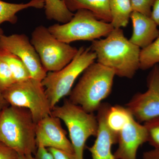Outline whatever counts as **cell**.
I'll return each instance as SVG.
<instances>
[{"mask_svg":"<svg viewBox=\"0 0 159 159\" xmlns=\"http://www.w3.org/2000/svg\"><path fill=\"white\" fill-rule=\"evenodd\" d=\"M48 29L57 39L70 44L76 41L92 42L106 37L114 28L110 23L98 20L90 11L80 9L68 22L54 24Z\"/></svg>","mask_w":159,"mask_h":159,"instance_id":"8992f818","label":"cell"},{"mask_svg":"<svg viewBox=\"0 0 159 159\" xmlns=\"http://www.w3.org/2000/svg\"><path fill=\"white\" fill-rule=\"evenodd\" d=\"M134 118L126 107L110 106L106 115V122L108 128L118 136L120 132Z\"/></svg>","mask_w":159,"mask_h":159,"instance_id":"e0dca14e","label":"cell"},{"mask_svg":"<svg viewBox=\"0 0 159 159\" xmlns=\"http://www.w3.org/2000/svg\"><path fill=\"white\" fill-rule=\"evenodd\" d=\"M133 11H136L151 17L155 0H130Z\"/></svg>","mask_w":159,"mask_h":159,"instance_id":"cb8c5ba5","label":"cell"},{"mask_svg":"<svg viewBox=\"0 0 159 159\" xmlns=\"http://www.w3.org/2000/svg\"><path fill=\"white\" fill-rule=\"evenodd\" d=\"M30 41L47 72H55L63 68L74 59L78 51L70 44L57 39L48 28L43 25L35 28Z\"/></svg>","mask_w":159,"mask_h":159,"instance_id":"ba28073f","label":"cell"},{"mask_svg":"<svg viewBox=\"0 0 159 159\" xmlns=\"http://www.w3.org/2000/svg\"><path fill=\"white\" fill-rule=\"evenodd\" d=\"M130 19L133 31L129 40L135 45L142 49L145 48L159 37L157 25L151 18L136 11H132Z\"/></svg>","mask_w":159,"mask_h":159,"instance_id":"5bb4252c","label":"cell"},{"mask_svg":"<svg viewBox=\"0 0 159 159\" xmlns=\"http://www.w3.org/2000/svg\"><path fill=\"white\" fill-rule=\"evenodd\" d=\"M97 57L90 47H82L78 49L74 59L63 68L48 72L41 82L52 109L61 99L69 95L77 77L95 62Z\"/></svg>","mask_w":159,"mask_h":159,"instance_id":"5b68a950","label":"cell"},{"mask_svg":"<svg viewBox=\"0 0 159 159\" xmlns=\"http://www.w3.org/2000/svg\"><path fill=\"white\" fill-rule=\"evenodd\" d=\"M19 156L15 151L0 143V159H17Z\"/></svg>","mask_w":159,"mask_h":159,"instance_id":"d4e9b609","label":"cell"},{"mask_svg":"<svg viewBox=\"0 0 159 159\" xmlns=\"http://www.w3.org/2000/svg\"><path fill=\"white\" fill-rule=\"evenodd\" d=\"M51 115L64 122L68 130L75 159H84L86 142L90 137H96L98 133L97 116L87 112L69 99H65L62 105L54 107Z\"/></svg>","mask_w":159,"mask_h":159,"instance_id":"277c9868","label":"cell"},{"mask_svg":"<svg viewBox=\"0 0 159 159\" xmlns=\"http://www.w3.org/2000/svg\"><path fill=\"white\" fill-rule=\"evenodd\" d=\"M110 106L108 103H102L97 111L99 128L97 139L93 146L88 148L92 159H115L111 147L118 142V136L110 130L106 122V115Z\"/></svg>","mask_w":159,"mask_h":159,"instance_id":"4fadbf2b","label":"cell"},{"mask_svg":"<svg viewBox=\"0 0 159 159\" xmlns=\"http://www.w3.org/2000/svg\"><path fill=\"white\" fill-rule=\"evenodd\" d=\"M115 76L112 69L97 62L93 63L82 73L69 94V100L87 112L94 113L110 95Z\"/></svg>","mask_w":159,"mask_h":159,"instance_id":"3957f363","label":"cell"},{"mask_svg":"<svg viewBox=\"0 0 159 159\" xmlns=\"http://www.w3.org/2000/svg\"><path fill=\"white\" fill-rule=\"evenodd\" d=\"M151 18L159 26V0H155L152 9Z\"/></svg>","mask_w":159,"mask_h":159,"instance_id":"83f0119b","label":"cell"},{"mask_svg":"<svg viewBox=\"0 0 159 159\" xmlns=\"http://www.w3.org/2000/svg\"><path fill=\"white\" fill-rule=\"evenodd\" d=\"M36 125L29 110L7 106L0 111V143L19 155L35 154Z\"/></svg>","mask_w":159,"mask_h":159,"instance_id":"7a4b0ae2","label":"cell"},{"mask_svg":"<svg viewBox=\"0 0 159 159\" xmlns=\"http://www.w3.org/2000/svg\"><path fill=\"white\" fill-rule=\"evenodd\" d=\"M45 0H31L26 3H12L0 0V26L4 22L14 25L17 22L16 14L19 11L30 8L41 9L44 7ZM4 34L0 27V36Z\"/></svg>","mask_w":159,"mask_h":159,"instance_id":"2e32d148","label":"cell"},{"mask_svg":"<svg viewBox=\"0 0 159 159\" xmlns=\"http://www.w3.org/2000/svg\"><path fill=\"white\" fill-rule=\"evenodd\" d=\"M147 142V135L144 125L134 117L118 135V147L113 154L115 159H137L140 146Z\"/></svg>","mask_w":159,"mask_h":159,"instance_id":"7c38bea8","label":"cell"},{"mask_svg":"<svg viewBox=\"0 0 159 159\" xmlns=\"http://www.w3.org/2000/svg\"><path fill=\"white\" fill-rule=\"evenodd\" d=\"M44 8L48 20L62 24L70 21L74 14L69 10L64 0H45Z\"/></svg>","mask_w":159,"mask_h":159,"instance_id":"d6986e66","label":"cell"},{"mask_svg":"<svg viewBox=\"0 0 159 159\" xmlns=\"http://www.w3.org/2000/svg\"><path fill=\"white\" fill-rule=\"evenodd\" d=\"M90 48L96 53L97 62L118 77L131 79L140 69L141 49L125 37L121 29H114L105 39L93 41Z\"/></svg>","mask_w":159,"mask_h":159,"instance_id":"6da1fadb","label":"cell"},{"mask_svg":"<svg viewBox=\"0 0 159 159\" xmlns=\"http://www.w3.org/2000/svg\"><path fill=\"white\" fill-rule=\"evenodd\" d=\"M2 93L9 105L29 110L36 123L51 115L52 109L41 81L30 78L15 82Z\"/></svg>","mask_w":159,"mask_h":159,"instance_id":"52a82bcc","label":"cell"},{"mask_svg":"<svg viewBox=\"0 0 159 159\" xmlns=\"http://www.w3.org/2000/svg\"><path fill=\"white\" fill-rule=\"evenodd\" d=\"M54 157V159H75L74 154L53 148H48Z\"/></svg>","mask_w":159,"mask_h":159,"instance_id":"484cf974","label":"cell"},{"mask_svg":"<svg viewBox=\"0 0 159 159\" xmlns=\"http://www.w3.org/2000/svg\"><path fill=\"white\" fill-rule=\"evenodd\" d=\"M14 83V77L8 64L0 56V89L3 92Z\"/></svg>","mask_w":159,"mask_h":159,"instance_id":"603a6c76","label":"cell"},{"mask_svg":"<svg viewBox=\"0 0 159 159\" xmlns=\"http://www.w3.org/2000/svg\"><path fill=\"white\" fill-rule=\"evenodd\" d=\"M34 158L35 159H54L52 155L48 148L42 145H38Z\"/></svg>","mask_w":159,"mask_h":159,"instance_id":"4316f807","label":"cell"},{"mask_svg":"<svg viewBox=\"0 0 159 159\" xmlns=\"http://www.w3.org/2000/svg\"><path fill=\"white\" fill-rule=\"evenodd\" d=\"M66 6L72 12L80 9L90 11L100 20L111 23V20L110 0H64Z\"/></svg>","mask_w":159,"mask_h":159,"instance_id":"9a60e30c","label":"cell"},{"mask_svg":"<svg viewBox=\"0 0 159 159\" xmlns=\"http://www.w3.org/2000/svg\"><path fill=\"white\" fill-rule=\"evenodd\" d=\"M61 119L52 115L43 118L36 123L35 129L37 146L53 148L74 154V148L62 128Z\"/></svg>","mask_w":159,"mask_h":159,"instance_id":"8fae6325","label":"cell"},{"mask_svg":"<svg viewBox=\"0 0 159 159\" xmlns=\"http://www.w3.org/2000/svg\"><path fill=\"white\" fill-rule=\"evenodd\" d=\"M111 24L114 29L128 25L132 12L130 0H110Z\"/></svg>","mask_w":159,"mask_h":159,"instance_id":"ac0fdd59","label":"cell"},{"mask_svg":"<svg viewBox=\"0 0 159 159\" xmlns=\"http://www.w3.org/2000/svg\"><path fill=\"white\" fill-rule=\"evenodd\" d=\"M17 159H35L33 155H19Z\"/></svg>","mask_w":159,"mask_h":159,"instance_id":"4dcf8cb0","label":"cell"},{"mask_svg":"<svg viewBox=\"0 0 159 159\" xmlns=\"http://www.w3.org/2000/svg\"><path fill=\"white\" fill-rule=\"evenodd\" d=\"M0 49L17 56L27 67L31 78L42 81L47 75L48 72L43 67L38 54L26 34H3L0 36Z\"/></svg>","mask_w":159,"mask_h":159,"instance_id":"30bf717a","label":"cell"},{"mask_svg":"<svg viewBox=\"0 0 159 159\" xmlns=\"http://www.w3.org/2000/svg\"><path fill=\"white\" fill-rule=\"evenodd\" d=\"M143 159H159V148L145 152L143 154Z\"/></svg>","mask_w":159,"mask_h":159,"instance_id":"f1b7e54d","label":"cell"},{"mask_svg":"<svg viewBox=\"0 0 159 159\" xmlns=\"http://www.w3.org/2000/svg\"><path fill=\"white\" fill-rule=\"evenodd\" d=\"M147 91L135 94L126 107L140 123L159 116V65H155L147 78Z\"/></svg>","mask_w":159,"mask_h":159,"instance_id":"9c48e42d","label":"cell"},{"mask_svg":"<svg viewBox=\"0 0 159 159\" xmlns=\"http://www.w3.org/2000/svg\"><path fill=\"white\" fill-rule=\"evenodd\" d=\"M147 142L153 148H159V116L144 122Z\"/></svg>","mask_w":159,"mask_h":159,"instance_id":"7402d4cb","label":"cell"},{"mask_svg":"<svg viewBox=\"0 0 159 159\" xmlns=\"http://www.w3.org/2000/svg\"><path fill=\"white\" fill-rule=\"evenodd\" d=\"M0 56L8 64L15 82L31 78L27 67L17 56L7 50L0 49Z\"/></svg>","mask_w":159,"mask_h":159,"instance_id":"ffe728a7","label":"cell"},{"mask_svg":"<svg viewBox=\"0 0 159 159\" xmlns=\"http://www.w3.org/2000/svg\"><path fill=\"white\" fill-rule=\"evenodd\" d=\"M159 62V36L150 45L141 50L140 69L145 70Z\"/></svg>","mask_w":159,"mask_h":159,"instance_id":"44dd1931","label":"cell"},{"mask_svg":"<svg viewBox=\"0 0 159 159\" xmlns=\"http://www.w3.org/2000/svg\"><path fill=\"white\" fill-rule=\"evenodd\" d=\"M8 105L9 104L3 97L2 91L0 89V111Z\"/></svg>","mask_w":159,"mask_h":159,"instance_id":"f546056e","label":"cell"}]
</instances>
